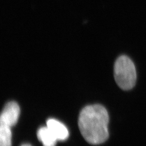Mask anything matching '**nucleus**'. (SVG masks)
I'll list each match as a JSON object with an SVG mask.
<instances>
[{
	"instance_id": "f257e3e1",
	"label": "nucleus",
	"mask_w": 146,
	"mask_h": 146,
	"mask_svg": "<svg viewBox=\"0 0 146 146\" xmlns=\"http://www.w3.org/2000/svg\"><path fill=\"white\" fill-rule=\"evenodd\" d=\"M108 111L100 104L84 107L78 117L80 132L86 141L92 145L102 143L108 139Z\"/></svg>"
},
{
	"instance_id": "f03ea898",
	"label": "nucleus",
	"mask_w": 146,
	"mask_h": 146,
	"mask_svg": "<svg viewBox=\"0 0 146 146\" xmlns=\"http://www.w3.org/2000/svg\"><path fill=\"white\" fill-rule=\"evenodd\" d=\"M114 74L115 81L120 88L129 90L135 86L136 81L135 67L127 56L121 55L116 59Z\"/></svg>"
},
{
	"instance_id": "7ed1b4c3",
	"label": "nucleus",
	"mask_w": 146,
	"mask_h": 146,
	"mask_svg": "<svg viewBox=\"0 0 146 146\" xmlns=\"http://www.w3.org/2000/svg\"><path fill=\"white\" fill-rule=\"evenodd\" d=\"M20 109L18 104L11 101L7 103L2 110L0 117V125L11 127L15 125L19 119Z\"/></svg>"
},
{
	"instance_id": "20e7f679",
	"label": "nucleus",
	"mask_w": 146,
	"mask_h": 146,
	"mask_svg": "<svg viewBox=\"0 0 146 146\" xmlns=\"http://www.w3.org/2000/svg\"><path fill=\"white\" fill-rule=\"evenodd\" d=\"M47 126L58 141H64L69 137L68 129L62 123L54 119H49L47 121Z\"/></svg>"
},
{
	"instance_id": "39448f33",
	"label": "nucleus",
	"mask_w": 146,
	"mask_h": 146,
	"mask_svg": "<svg viewBox=\"0 0 146 146\" xmlns=\"http://www.w3.org/2000/svg\"><path fill=\"white\" fill-rule=\"evenodd\" d=\"M37 136L43 146H55L57 139L48 127H42L37 133Z\"/></svg>"
},
{
	"instance_id": "423d86ee",
	"label": "nucleus",
	"mask_w": 146,
	"mask_h": 146,
	"mask_svg": "<svg viewBox=\"0 0 146 146\" xmlns=\"http://www.w3.org/2000/svg\"><path fill=\"white\" fill-rule=\"evenodd\" d=\"M11 128L0 125V146H11Z\"/></svg>"
},
{
	"instance_id": "0eeeda50",
	"label": "nucleus",
	"mask_w": 146,
	"mask_h": 146,
	"mask_svg": "<svg viewBox=\"0 0 146 146\" xmlns=\"http://www.w3.org/2000/svg\"><path fill=\"white\" fill-rule=\"evenodd\" d=\"M21 146H31V145H29V144H23V145H22Z\"/></svg>"
}]
</instances>
